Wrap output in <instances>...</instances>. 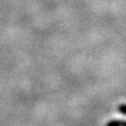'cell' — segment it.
Segmentation results:
<instances>
[{"mask_svg": "<svg viewBox=\"0 0 126 126\" xmlns=\"http://www.w3.org/2000/svg\"><path fill=\"white\" fill-rule=\"evenodd\" d=\"M106 126H126L125 120H111L109 121Z\"/></svg>", "mask_w": 126, "mask_h": 126, "instance_id": "cell-1", "label": "cell"}, {"mask_svg": "<svg viewBox=\"0 0 126 126\" xmlns=\"http://www.w3.org/2000/svg\"><path fill=\"white\" fill-rule=\"evenodd\" d=\"M118 109H119V111H120L121 113H123V115H126V104H121Z\"/></svg>", "mask_w": 126, "mask_h": 126, "instance_id": "cell-2", "label": "cell"}]
</instances>
